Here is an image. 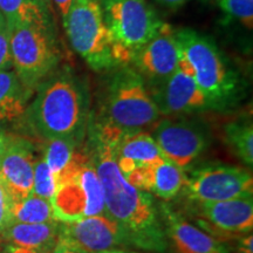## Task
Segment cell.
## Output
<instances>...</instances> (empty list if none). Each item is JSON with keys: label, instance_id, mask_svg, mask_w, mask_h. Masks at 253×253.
Here are the masks:
<instances>
[{"label": "cell", "instance_id": "6da1fadb", "mask_svg": "<svg viewBox=\"0 0 253 253\" xmlns=\"http://www.w3.org/2000/svg\"><path fill=\"white\" fill-rule=\"evenodd\" d=\"M86 153L104 192L106 216L118 224L131 248L154 253L169 249L153 195L132 186L120 171L115 147L123 134L89 118Z\"/></svg>", "mask_w": 253, "mask_h": 253}, {"label": "cell", "instance_id": "7a4b0ae2", "mask_svg": "<svg viewBox=\"0 0 253 253\" xmlns=\"http://www.w3.org/2000/svg\"><path fill=\"white\" fill-rule=\"evenodd\" d=\"M90 118V91L86 79L69 68L54 71L39 84L23 123L45 141L67 140L82 145Z\"/></svg>", "mask_w": 253, "mask_h": 253}, {"label": "cell", "instance_id": "3957f363", "mask_svg": "<svg viewBox=\"0 0 253 253\" xmlns=\"http://www.w3.org/2000/svg\"><path fill=\"white\" fill-rule=\"evenodd\" d=\"M101 100L100 114L95 121L123 135L153 129L161 114L151 99L143 78L130 65L110 69Z\"/></svg>", "mask_w": 253, "mask_h": 253}, {"label": "cell", "instance_id": "277c9868", "mask_svg": "<svg viewBox=\"0 0 253 253\" xmlns=\"http://www.w3.org/2000/svg\"><path fill=\"white\" fill-rule=\"evenodd\" d=\"M177 48L191 63L195 80L211 106V110L229 109L239 102L243 84L239 74L216 42L190 28L175 32Z\"/></svg>", "mask_w": 253, "mask_h": 253}, {"label": "cell", "instance_id": "5b68a950", "mask_svg": "<svg viewBox=\"0 0 253 253\" xmlns=\"http://www.w3.org/2000/svg\"><path fill=\"white\" fill-rule=\"evenodd\" d=\"M101 7L118 66L129 65L132 55L156 36L163 24L145 0H103Z\"/></svg>", "mask_w": 253, "mask_h": 253}, {"label": "cell", "instance_id": "8992f818", "mask_svg": "<svg viewBox=\"0 0 253 253\" xmlns=\"http://www.w3.org/2000/svg\"><path fill=\"white\" fill-rule=\"evenodd\" d=\"M73 49L95 72L118 67L113 54V40L96 0H74L62 20Z\"/></svg>", "mask_w": 253, "mask_h": 253}, {"label": "cell", "instance_id": "52a82bcc", "mask_svg": "<svg viewBox=\"0 0 253 253\" xmlns=\"http://www.w3.org/2000/svg\"><path fill=\"white\" fill-rule=\"evenodd\" d=\"M9 33L13 72L28 90L36 93L41 82L56 71L60 61L54 27L21 26Z\"/></svg>", "mask_w": 253, "mask_h": 253}, {"label": "cell", "instance_id": "ba28073f", "mask_svg": "<svg viewBox=\"0 0 253 253\" xmlns=\"http://www.w3.org/2000/svg\"><path fill=\"white\" fill-rule=\"evenodd\" d=\"M50 203L55 219L62 223L106 214L102 184L88 154L56 184Z\"/></svg>", "mask_w": 253, "mask_h": 253}, {"label": "cell", "instance_id": "9c48e42d", "mask_svg": "<svg viewBox=\"0 0 253 253\" xmlns=\"http://www.w3.org/2000/svg\"><path fill=\"white\" fill-rule=\"evenodd\" d=\"M182 194L189 202H219L253 196L251 172L232 164H202L185 173Z\"/></svg>", "mask_w": 253, "mask_h": 253}, {"label": "cell", "instance_id": "30bf717a", "mask_svg": "<svg viewBox=\"0 0 253 253\" xmlns=\"http://www.w3.org/2000/svg\"><path fill=\"white\" fill-rule=\"evenodd\" d=\"M154 141L167 161L185 170L211 143V131L203 120L197 118L164 119L153 128Z\"/></svg>", "mask_w": 253, "mask_h": 253}, {"label": "cell", "instance_id": "8fae6325", "mask_svg": "<svg viewBox=\"0 0 253 253\" xmlns=\"http://www.w3.org/2000/svg\"><path fill=\"white\" fill-rule=\"evenodd\" d=\"M199 227L223 242L224 237L237 238L253 229V197L219 202H189Z\"/></svg>", "mask_w": 253, "mask_h": 253}, {"label": "cell", "instance_id": "7c38bea8", "mask_svg": "<svg viewBox=\"0 0 253 253\" xmlns=\"http://www.w3.org/2000/svg\"><path fill=\"white\" fill-rule=\"evenodd\" d=\"M177 59L175 30L163 23L156 36L132 55L129 65L143 78L147 87H151L167 80L176 71Z\"/></svg>", "mask_w": 253, "mask_h": 253}, {"label": "cell", "instance_id": "4fadbf2b", "mask_svg": "<svg viewBox=\"0 0 253 253\" xmlns=\"http://www.w3.org/2000/svg\"><path fill=\"white\" fill-rule=\"evenodd\" d=\"M161 115L181 116L211 110V106L195 78L176 71L156 86L147 87Z\"/></svg>", "mask_w": 253, "mask_h": 253}, {"label": "cell", "instance_id": "5bb4252c", "mask_svg": "<svg viewBox=\"0 0 253 253\" xmlns=\"http://www.w3.org/2000/svg\"><path fill=\"white\" fill-rule=\"evenodd\" d=\"M168 246L176 253H230L226 244L196 226L166 202L157 204Z\"/></svg>", "mask_w": 253, "mask_h": 253}, {"label": "cell", "instance_id": "9a60e30c", "mask_svg": "<svg viewBox=\"0 0 253 253\" xmlns=\"http://www.w3.org/2000/svg\"><path fill=\"white\" fill-rule=\"evenodd\" d=\"M60 238L68 240L88 253H103L129 248L122 230L106 214L62 223Z\"/></svg>", "mask_w": 253, "mask_h": 253}, {"label": "cell", "instance_id": "2e32d148", "mask_svg": "<svg viewBox=\"0 0 253 253\" xmlns=\"http://www.w3.org/2000/svg\"><path fill=\"white\" fill-rule=\"evenodd\" d=\"M34 145L21 136L12 135L11 142L0 157V182L12 201L25 198L33 191Z\"/></svg>", "mask_w": 253, "mask_h": 253}, {"label": "cell", "instance_id": "e0dca14e", "mask_svg": "<svg viewBox=\"0 0 253 253\" xmlns=\"http://www.w3.org/2000/svg\"><path fill=\"white\" fill-rule=\"evenodd\" d=\"M185 171L166 158L135 169L125 178L135 188L143 190L162 201H171L181 194Z\"/></svg>", "mask_w": 253, "mask_h": 253}, {"label": "cell", "instance_id": "ac0fdd59", "mask_svg": "<svg viewBox=\"0 0 253 253\" xmlns=\"http://www.w3.org/2000/svg\"><path fill=\"white\" fill-rule=\"evenodd\" d=\"M33 94L13 71L0 72V131L21 126Z\"/></svg>", "mask_w": 253, "mask_h": 253}, {"label": "cell", "instance_id": "d6986e66", "mask_svg": "<svg viewBox=\"0 0 253 253\" xmlns=\"http://www.w3.org/2000/svg\"><path fill=\"white\" fill-rule=\"evenodd\" d=\"M115 158L125 177L135 169L164 158L153 136L147 131L123 135L115 147Z\"/></svg>", "mask_w": 253, "mask_h": 253}, {"label": "cell", "instance_id": "ffe728a7", "mask_svg": "<svg viewBox=\"0 0 253 253\" xmlns=\"http://www.w3.org/2000/svg\"><path fill=\"white\" fill-rule=\"evenodd\" d=\"M60 227L61 221L59 220L40 224L11 221L0 231V238L8 245L52 252L58 242Z\"/></svg>", "mask_w": 253, "mask_h": 253}, {"label": "cell", "instance_id": "44dd1931", "mask_svg": "<svg viewBox=\"0 0 253 253\" xmlns=\"http://www.w3.org/2000/svg\"><path fill=\"white\" fill-rule=\"evenodd\" d=\"M0 13L9 31L21 26L54 27L50 9L40 0H0Z\"/></svg>", "mask_w": 253, "mask_h": 253}, {"label": "cell", "instance_id": "7402d4cb", "mask_svg": "<svg viewBox=\"0 0 253 253\" xmlns=\"http://www.w3.org/2000/svg\"><path fill=\"white\" fill-rule=\"evenodd\" d=\"M80 144L67 140H61V138L46 141L42 156L53 173L55 185L61 181L69 170L86 160V150H80Z\"/></svg>", "mask_w": 253, "mask_h": 253}, {"label": "cell", "instance_id": "603a6c76", "mask_svg": "<svg viewBox=\"0 0 253 253\" xmlns=\"http://www.w3.org/2000/svg\"><path fill=\"white\" fill-rule=\"evenodd\" d=\"M224 141L229 149L251 169L253 166V126L251 120L239 119L225 125Z\"/></svg>", "mask_w": 253, "mask_h": 253}, {"label": "cell", "instance_id": "cb8c5ba5", "mask_svg": "<svg viewBox=\"0 0 253 253\" xmlns=\"http://www.w3.org/2000/svg\"><path fill=\"white\" fill-rule=\"evenodd\" d=\"M12 221L28 224L49 223L56 220L50 201L31 194L27 197L12 201Z\"/></svg>", "mask_w": 253, "mask_h": 253}, {"label": "cell", "instance_id": "d4e9b609", "mask_svg": "<svg viewBox=\"0 0 253 253\" xmlns=\"http://www.w3.org/2000/svg\"><path fill=\"white\" fill-rule=\"evenodd\" d=\"M55 189V179L48 166H47L45 158L43 156L37 158L36 164H34L33 191H32V194L50 201L54 195Z\"/></svg>", "mask_w": 253, "mask_h": 253}, {"label": "cell", "instance_id": "484cf974", "mask_svg": "<svg viewBox=\"0 0 253 253\" xmlns=\"http://www.w3.org/2000/svg\"><path fill=\"white\" fill-rule=\"evenodd\" d=\"M217 4L227 17L237 19L246 28L253 26V0H217Z\"/></svg>", "mask_w": 253, "mask_h": 253}, {"label": "cell", "instance_id": "4316f807", "mask_svg": "<svg viewBox=\"0 0 253 253\" xmlns=\"http://www.w3.org/2000/svg\"><path fill=\"white\" fill-rule=\"evenodd\" d=\"M9 39H11V33L5 19L0 20V72L12 69Z\"/></svg>", "mask_w": 253, "mask_h": 253}, {"label": "cell", "instance_id": "83f0119b", "mask_svg": "<svg viewBox=\"0 0 253 253\" xmlns=\"http://www.w3.org/2000/svg\"><path fill=\"white\" fill-rule=\"evenodd\" d=\"M12 198L2 183L0 182V231L12 221L11 218Z\"/></svg>", "mask_w": 253, "mask_h": 253}, {"label": "cell", "instance_id": "f1b7e54d", "mask_svg": "<svg viewBox=\"0 0 253 253\" xmlns=\"http://www.w3.org/2000/svg\"><path fill=\"white\" fill-rule=\"evenodd\" d=\"M50 253H88L84 251V250H82L81 248H79L75 244H73V243L68 242V240L66 239H62V238H58V242H56V244L54 245V248H53L52 252Z\"/></svg>", "mask_w": 253, "mask_h": 253}, {"label": "cell", "instance_id": "f546056e", "mask_svg": "<svg viewBox=\"0 0 253 253\" xmlns=\"http://www.w3.org/2000/svg\"><path fill=\"white\" fill-rule=\"evenodd\" d=\"M252 239L251 233L243 237H237V253H252Z\"/></svg>", "mask_w": 253, "mask_h": 253}, {"label": "cell", "instance_id": "4dcf8cb0", "mask_svg": "<svg viewBox=\"0 0 253 253\" xmlns=\"http://www.w3.org/2000/svg\"><path fill=\"white\" fill-rule=\"evenodd\" d=\"M73 1H74V0H50V2H53L55 7L58 8L59 14L61 15L62 20L65 19L66 15H67Z\"/></svg>", "mask_w": 253, "mask_h": 253}, {"label": "cell", "instance_id": "1f68e13d", "mask_svg": "<svg viewBox=\"0 0 253 253\" xmlns=\"http://www.w3.org/2000/svg\"><path fill=\"white\" fill-rule=\"evenodd\" d=\"M2 253H50V251H45V250L20 248V246H14V245H7Z\"/></svg>", "mask_w": 253, "mask_h": 253}, {"label": "cell", "instance_id": "d6a6232c", "mask_svg": "<svg viewBox=\"0 0 253 253\" xmlns=\"http://www.w3.org/2000/svg\"><path fill=\"white\" fill-rule=\"evenodd\" d=\"M11 138L12 134H8V132L5 131H0V157H1L2 154L5 153L6 148L8 147Z\"/></svg>", "mask_w": 253, "mask_h": 253}, {"label": "cell", "instance_id": "836d02e7", "mask_svg": "<svg viewBox=\"0 0 253 253\" xmlns=\"http://www.w3.org/2000/svg\"><path fill=\"white\" fill-rule=\"evenodd\" d=\"M161 5L168 6V7H171V8H176L182 6L186 0H157Z\"/></svg>", "mask_w": 253, "mask_h": 253}, {"label": "cell", "instance_id": "e575fe53", "mask_svg": "<svg viewBox=\"0 0 253 253\" xmlns=\"http://www.w3.org/2000/svg\"><path fill=\"white\" fill-rule=\"evenodd\" d=\"M103 253H137V252L128 251V250H126V249H118V250H112V251H107Z\"/></svg>", "mask_w": 253, "mask_h": 253}, {"label": "cell", "instance_id": "d590c367", "mask_svg": "<svg viewBox=\"0 0 253 253\" xmlns=\"http://www.w3.org/2000/svg\"><path fill=\"white\" fill-rule=\"evenodd\" d=\"M40 1L42 2V4H45L49 9L52 8V2H50V0H40Z\"/></svg>", "mask_w": 253, "mask_h": 253}, {"label": "cell", "instance_id": "8d00e7d4", "mask_svg": "<svg viewBox=\"0 0 253 253\" xmlns=\"http://www.w3.org/2000/svg\"><path fill=\"white\" fill-rule=\"evenodd\" d=\"M0 20H4V17H2L1 13H0Z\"/></svg>", "mask_w": 253, "mask_h": 253}, {"label": "cell", "instance_id": "74e56055", "mask_svg": "<svg viewBox=\"0 0 253 253\" xmlns=\"http://www.w3.org/2000/svg\"><path fill=\"white\" fill-rule=\"evenodd\" d=\"M96 1H99V2H100V4H101V2H102V1H103V0H96Z\"/></svg>", "mask_w": 253, "mask_h": 253}]
</instances>
